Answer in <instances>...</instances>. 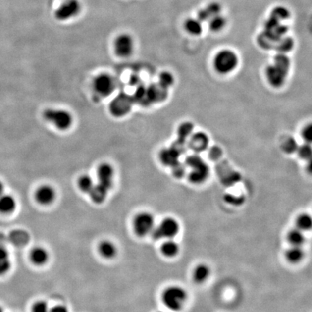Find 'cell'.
I'll return each instance as SVG.
<instances>
[{"mask_svg": "<svg viewBox=\"0 0 312 312\" xmlns=\"http://www.w3.org/2000/svg\"><path fill=\"white\" fill-rule=\"evenodd\" d=\"M185 166L190 168L189 179L195 184H203L207 180L209 174L208 165L197 154L188 156L186 159Z\"/></svg>", "mask_w": 312, "mask_h": 312, "instance_id": "obj_1", "label": "cell"}, {"mask_svg": "<svg viewBox=\"0 0 312 312\" xmlns=\"http://www.w3.org/2000/svg\"><path fill=\"white\" fill-rule=\"evenodd\" d=\"M188 299L187 291L182 287H168L163 294V302L167 308L173 312L181 311Z\"/></svg>", "mask_w": 312, "mask_h": 312, "instance_id": "obj_2", "label": "cell"}, {"mask_svg": "<svg viewBox=\"0 0 312 312\" xmlns=\"http://www.w3.org/2000/svg\"><path fill=\"white\" fill-rule=\"evenodd\" d=\"M44 118L60 130L70 128L73 123V117L69 111L58 108H48L44 112Z\"/></svg>", "mask_w": 312, "mask_h": 312, "instance_id": "obj_3", "label": "cell"}, {"mask_svg": "<svg viewBox=\"0 0 312 312\" xmlns=\"http://www.w3.org/2000/svg\"><path fill=\"white\" fill-rule=\"evenodd\" d=\"M239 59L237 55L231 50H225L219 52L214 59V67L220 74H228L237 67Z\"/></svg>", "mask_w": 312, "mask_h": 312, "instance_id": "obj_4", "label": "cell"}, {"mask_svg": "<svg viewBox=\"0 0 312 312\" xmlns=\"http://www.w3.org/2000/svg\"><path fill=\"white\" fill-rule=\"evenodd\" d=\"M179 231L180 225L179 222L173 217H168L163 220L157 227H155L151 234L156 240L162 239H172L179 234Z\"/></svg>", "mask_w": 312, "mask_h": 312, "instance_id": "obj_5", "label": "cell"}, {"mask_svg": "<svg viewBox=\"0 0 312 312\" xmlns=\"http://www.w3.org/2000/svg\"><path fill=\"white\" fill-rule=\"evenodd\" d=\"M155 228V218L149 212H141L135 217L134 220V229L140 236L151 234Z\"/></svg>", "mask_w": 312, "mask_h": 312, "instance_id": "obj_6", "label": "cell"}, {"mask_svg": "<svg viewBox=\"0 0 312 312\" xmlns=\"http://www.w3.org/2000/svg\"><path fill=\"white\" fill-rule=\"evenodd\" d=\"M93 87L96 94L103 97H106L111 95L114 90V80L108 74H99L94 78Z\"/></svg>", "mask_w": 312, "mask_h": 312, "instance_id": "obj_7", "label": "cell"}, {"mask_svg": "<svg viewBox=\"0 0 312 312\" xmlns=\"http://www.w3.org/2000/svg\"><path fill=\"white\" fill-rule=\"evenodd\" d=\"M81 6L78 0H67L56 9L55 17L61 21L69 20L80 13Z\"/></svg>", "mask_w": 312, "mask_h": 312, "instance_id": "obj_8", "label": "cell"}, {"mask_svg": "<svg viewBox=\"0 0 312 312\" xmlns=\"http://www.w3.org/2000/svg\"><path fill=\"white\" fill-rule=\"evenodd\" d=\"M115 53L120 57H128L134 50V41L129 34H121L115 39L113 44Z\"/></svg>", "mask_w": 312, "mask_h": 312, "instance_id": "obj_9", "label": "cell"}, {"mask_svg": "<svg viewBox=\"0 0 312 312\" xmlns=\"http://www.w3.org/2000/svg\"><path fill=\"white\" fill-rule=\"evenodd\" d=\"M113 167L108 163H102L97 170L98 184L109 191L113 186Z\"/></svg>", "mask_w": 312, "mask_h": 312, "instance_id": "obj_10", "label": "cell"}, {"mask_svg": "<svg viewBox=\"0 0 312 312\" xmlns=\"http://www.w3.org/2000/svg\"><path fill=\"white\" fill-rule=\"evenodd\" d=\"M288 73L275 64H271L266 69V78L269 84L275 88H280L284 84Z\"/></svg>", "mask_w": 312, "mask_h": 312, "instance_id": "obj_11", "label": "cell"}, {"mask_svg": "<svg viewBox=\"0 0 312 312\" xmlns=\"http://www.w3.org/2000/svg\"><path fill=\"white\" fill-rule=\"evenodd\" d=\"M35 196L38 203L47 206L53 203V200L56 198V192L51 186H41L36 190Z\"/></svg>", "mask_w": 312, "mask_h": 312, "instance_id": "obj_12", "label": "cell"}, {"mask_svg": "<svg viewBox=\"0 0 312 312\" xmlns=\"http://www.w3.org/2000/svg\"><path fill=\"white\" fill-rule=\"evenodd\" d=\"M208 144L209 139L203 132H198L190 135L188 146L194 152H203L208 148Z\"/></svg>", "mask_w": 312, "mask_h": 312, "instance_id": "obj_13", "label": "cell"}, {"mask_svg": "<svg viewBox=\"0 0 312 312\" xmlns=\"http://www.w3.org/2000/svg\"><path fill=\"white\" fill-rule=\"evenodd\" d=\"M182 153L176 147L163 150L160 153V157L162 163L168 166L173 167L179 163V158Z\"/></svg>", "mask_w": 312, "mask_h": 312, "instance_id": "obj_14", "label": "cell"}, {"mask_svg": "<svg viewBox=\"0 0 312 312\" xmlns=\"http://www.w3.org/2000/svg\"><path fill=\"white\" fill-rule=\"evenodd\" d=\"M221 7L216 2L211 3L206 8L201 9L198 12V20L200 21H208L212 17L220 15Z\"/></svg>", "mask_w": 312, "mask_h": 312, "instance_id": "obj_15", "label": "cell"}, {"mask_svg": "<svg viewBox=\"0 0 312 312\" xmlns=\"http://www.w3.org/2000/svg\"><path fill=\"white\" fill-rule=\"evenodd\" d=\"M211 269L208 264L202 263L198 264L193 271V280L198 284H203L210 276Z\"/></svg>", "mask_w": 312, "mask_h": 312, "instance_id": "obj_16", "label": "cell"}, {"mask_svg": "<svg viewBox=\"0 0 312 312\" xmlns=\"http://www.w3.org/2000/svg\"><path fill=\"white\" fill-rule=\"evenodd\" d=\"M16 200L12 195L3 194L0 196V213H12L16 209Z\"/></svg>", "mask_w": 312, "mask_h": 312, "instance_id": "obj_17", "label": "cell"}, {"mask_svg": "<svg viewBox=\"0 0 312 312\" xmlns=\"http://www.w3.org/2000/svg\"><path fill=\"white\" fill-rule=\"evenodd\" d=\"M180 251V247L173 239H168L161 246V252L165 257L168 258L177 256Z\"/></svg>", "mask_w": 312, "mask_h": 312, "instance_id": "obj_18", "label": "cell"}, {"mask_svg": "<svg viewBox=\"0 0 312 312\" xmlns=\"http://www.w3.org/2000/svg\"><path fill=\"white\" fill-rule=\"evenodd\" d=\"M30 258L32 262L36 265H42L48 261L49 254L45 249L42 247H36L31 252Z\"/></svg>", "mask_w": 312, "mask_h": 312, "instance_id": "obj_19", "label": "cell"}, {"mask_svg": "<svg viewBox=\"0 0 312 312\" xmlns=\"http://www.w3.org/2000/svg\"><path fill=\"white\" fill-rule=\"evenodd\" d=\"M11 260L7 249L0 246V276L6 275L11 268Z\"/></svg>", "mask_w": 312, "mask_h": 312, "instance_id": "obj_20", "label": "cell"}, {"mask_svg": "<svg viewBox=\"0 0 312 312\" xmlns=\"http://www.w3.org/2000/svg\"><path fill=\"white\" fill-rule=\"evenodd\" d=\"M286 259L292 264H297L300 262L304 258V251L302 247L291 246L286 253Z\"/></svg>", "mask_w": 312, "mask_h": 312, "instance_id": "obj_21", "label": "cell"}, {"mask_svg": "<svg viewBox=\"0 0 312 312\" xmlns=\"http://www.w3.org/2000/svg\"><path fill=\"white\" fill-rule=\"evenodd\" d=\"M287 239L291 246H296V247H302L306 241L303 231L297 228H294L288 232Z\"/></svg>", "mask_w": 312, "mask_h": 312, "instance_id": "obj_22", "label": "cell"}, {"mask_svg": "<svg viewBox=\"0 0 312 312\" xmlns=\"http://www.w3.org/2000/svg\"><path fill=\"white\" fill-rule=\"evenodd\" d=\"M294 45V40L291 37L283 36L277 41L274 50H276L278 53H286L292 50Z\"/></svg>", "mask_w": 312, "mask_h": 312, "instance_id": "obj_23", "label": "cell"}, {"mask_svg": "<svg viewBox=\"0 0 312 312\" xmlns=\"http://www.w3.org/2000/svg\"><path fill=\"white\" fill-rule=\"evenodd\" d=\"M108 191L104 188L102 186L96 184L94 188L90 192L89 195L91 199L96 203H102L106 198Z\"/></svg>", "mask_w": 312, "mask_h": 312, "instance_id": "obj_24", "label": "cell"}, {"mask_svg": "<svg viewBox=\"0 0 312 312\" xmlns=\"http://www.w3.org/2000/svg\"><path fill=\"white\" fill-rule=\"evenodd\" d=\"M99 252L105 258H112L116 255V247L112 242L104 241L99 245Z\"/></svg>", "mask_w": 312, "mask_h": 312, "instance_id": "obj_25", "label": "cell"}, {"mask_svg": "<svg viewBox=\"0 0 312 312\" xmlns=\"http://www.w3.org/2000/svg\"><path fill=\"white\" fill-rule=\"evenodd\" d=\"M185 28L190 34L198 36L203 31L201 21L198 19H189L185 23Z\"/></svg>", "mask_w": 312, "mask_h": 312, "instance_id": "obj_26", "label": "cell"}, {"mask_svg": "<svg viewBox=\"0 0 312 312\" xmlns=\"http://www.w3.org/2000/svg\"><path fill=\"white\" fill-rule=\"evenodd\" d=\"M312 225V217L308 214H302L296 220V226L301 231H307L311 229Z\"/></svg>", "mask_w": 312, "mask_h": 312, "instance_id": "obj_27", "label": "cell"}, {"mask_svg": "<svg viewBox=\"0 0 312 312\" xmlns=\"http://www.w3.org/2000/svg\"><path fill=\"white\" fill-rule=\"evenodd\" d=\"M78 184L79 188L82 192L88 194L91 192L95 185L92 178L88 175H83V176H80V179H78Z\"/></svg>", "mask_w": 312, "mask_h": 312, "instance_id": "obj_28", "label": "cell"}, {"mask_svg": "<svg viewBox=\"0 0 312 312\" xmlns=\"http://www.w3.org/2000/svg\"><path fill=\"white\" fill-rule=\"evenodd\" d=\"M274 64L288 73L291 66L289 58L285 53H278L274 59Z\"/></svg>", "mask_w": 312, "mask_h": 312, "instance_id": "obj_29", "label": "cell"}, {"mask_svg": "<svg viewBox=\"0 0 312 312\" xmlns=\"http://www.w3.org/2000/svg\"><path fill=\"white\" fill-rule=\"evenodd\" d=\"M271 17L278 21L281 22L283 20H287L290 17V12L288 9L284 7H275L271 13Z\"/></svg>", "mask_w": 312, "mask_h": 312, "instance_id": "obj_30", "label": "cell"}, {"mask_svg": "<svg viewBox=\"0 0 312 312\" xmlns=\"http://www.w3.org/2000/svg\"><path fill=\"white\" fill-rule=\"evenodd\" d=\"M225 26V19L220 15L212 17L209 20V28L212 31H219Z\"/></svg>", "mask_w": 312, "mask_h": 312, "instance_id": "obj_31", "label": "cell"}, {"mask_svg": "<svg viewBox=\"0 0 312 312\" xmlns=\"http://www.w3.org/2000/svg\"><path fill=\"white\" fill-rule=\"evenodd\" d=\"M192 130H193V126L190 123L186 122L182 124L178 131L179 141H186L187 138L192 135Z\"/></svg>", "mask_w": 312, "mask_h": 312, "instance_id": "obj_32", "label": "cell"}, {"mask_svg": "<svg viewBox=\"0 0 312 312\" xmlns=\"http://www.w3.org/2000/svg\"><path fill=\"white\" fill-rule=\"evenodd\" d=\"M174 78L171 73L168 72H163L159 76V84L163 88H168L172 86Z\"/></svg>", "mask_w": 312, "mask_h": 312, "instance_id": "obj_33", "label": "cell"}, {"mask_svg": "<svg viewBox=\"0 0 312 312\" xmlns=\"http://www.w3.org/2000/svg\"><path fill=\"white\" fill-rule=\"evenodd\" d=\"M299 155L302 158L305 159V160H308V159L311 158L312 156V148L310 146L309 143L303 145L301 147L298 148L297 149Z\"/></svg>", "mask_w": 312, "mask_h": 312, "instance_id": "obj_34", "label": "cell"}, {"mask_svg": "<svg viewBox=\"0 0 312 312\" xmlns=\"http://www.w3.org/2000/svg\"><path fill=\"white\" fill-rule=\"evenodd\" d=\"M32 312H50V309L46 302L40 301L34 304Z\"/></svg>", "mask_w": 312, "mask_h": 312, "instance_id": "obj_35", "label": "cell"}, {"mask_svg": "<svg viewBox=\"0 0 312 312\" xmlns=\"http://www.w3.org/2000/svg\"><path fill=\"white\" fill-rule=\"evenodd\" d=\"M302 137L307 143H311L312 140V127L311 124L305 127L302 131Z\"/></svg>", "mask_w": 312, "mask_h": 312, "instance_id": "obj_36", "label": "cell"}, {"mask_svg": "<svg viewBox=\"0 0 312 312\" xmlns=\"http://www.w3.org/2000/svg\"><path fill=\"white\" fill-rule=\"evenodd\" d=\"M296 143L293 139L290 138L283 145V149L288 153H292L296 149Z\"/></svg>", "mask_w": 312, "mask_h": 312, "instance_id": "obj_37", "label": "cell"}, {"mask_svg": "<svg viewBox=\"0 0 312 312\" xmlns=\"http://www.w3.org/2000/svg\"><path fill=\"white\" fill-rule=\"evenodd\" d=\"M50 312H69L65 306L58 305L50 310Z\"/></svg>", "mask_w": 312, "mask_h": 312, "instance_id": "obj_38", "label": "cell"}, {"mask_svg": "<svg viewBox=\"0 0 312 312\" xmlns=\"http://www.w3.org/2000/svg\"><path fill=\"white\" fill-rule=\"evenodd\" d=\"M4 187L3 183L0 181V196L4 194Z\"/></svg>", "mask_w": 312, "mask_h": 312, "instance_id": "obj_39", "label": "cell"}, {"mask_svg": "<svg viewBox=\"0 0 312 312\" xmlns=\"http://www.w3.org/2000/svg\"><path fill=\"white\" fill-rule=\"evenodd\" d=\"M0 312H4V310H3L2 307L0 306Z\"/></svg>", "mask_w": 312, "mask_h": 312, "instance_id": "obj_40", "label": "cell"}, {"mask_svg": "<svg viewBox=\"0 0 312 312\" xmlns=\"http://www.w3.org/2000/svg\"></svg>", "mask_w": 312, "mask_h": 312, "instance_id": "obj_41", "label": "cell"}]
</instances>
